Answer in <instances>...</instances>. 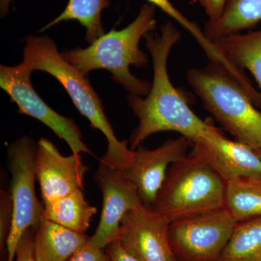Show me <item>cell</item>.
I'll return each mask as SVG.
<instances>
[{"mask_svg": "<svg viewBox=\"0 0 261 261\" xmlns=\"http://www.w3.org/2000/svg\"><path fill=\"white\" fill-rule=\"evenodd\" d=\"M153 65V80L146 97L129 94L128 106L139 120L130 136V149L142 145L149 136L162 132H175L193 142L216 127L199 118L186 99L170 80L168 57L181 39V32L171 21L163 24L160 34L145 37Z\"/></svg>", "mask_w": 261, "mask_h": 261, "instance_id": "obj_1", "label": "cell"}, {"mask_svg": "<svg viewBox=\"0 0 261 261\" xmlns=\"http://www.w3.org/2000/svg\"><path fill=\"white\" fill-rule=\"evenodd\" d=\"M155 13L154 5H143L135 20L124 29H112L88 47L65 49L62 56L85 76L92 70H107L129 94L146 96L151 83L132 74L130 66L140 68L148 63V56L140 49V42L156 29Z\"/></svg>", "mask_w": 261, "mask_h": 261, "instance_id": "obj_2", "label": "cell"}, {"mask_svg": "<svg viewBox=\"0 0 261 261\" xmlns=\"http://www.w3.org/2000/svg\"><path fill=\"white\" fill-rule=\"evenodd\" d=\"M23 57L20 63L22 66L32 72L41 70L53 75L64 87L81 114L90 122L91 127L105 135L107 152L99 161L126 168L133 154V150L128 147V141L117 138L100 98L85 75L63 58L53 39L47 36H29L25 39Z\"/></svg>", "mask_w": 261, "mask_h": 261, "instance_id": "obj_3", "label": "cell"}, {"mask_svg": "<svg viewBox=\"0 0 261 261\" xmlns=\"http://www.w3.org/2000/svg\"><path fill=\"white\" fill-rule=\"evenodd\" d=\"M187 82L204 107L237 141L261 150V113L247 91L227 70L210 63L192 68Z\"/></svg>", "mask_w": 261, "mask_h": 261, "instance_id": "obj_4", "label": "cell"}, {"mask_svg": "<svg viewBox=\"0 0 261 261\" xmlns=\"http://www.w3.org/2000/svg\"><path fill=\"white\" fill-rule=\"evenodd\" d=\"M226 182L210 164L192 152L170 166L151 208L169 224L225 205Z\"/></svg>", "mask_w": 261, "mask_h": 261, "instance_id": "obj_5", "label": "cell"}, {"mask_svg": "<svg viewBox=\"0 0 261 261\" xmlns=\"http://www.w3.org/2000/svg\"><path fill=\"white\" fill-rule=\"evenodd\" d=\"M37 144L23 136L10 144L8 168L11 174L10 190L13 205L11 231L7 242V261H15L18 244L29 228H35L44 219V206L36 195V156Z\"/></svg>", "mask_w": 261, "mask_h": 261, "instance_id": "obj_6", "label": "cell"}, {"mask_svg": "<svg viewBox=\"0 0 261 261\" xmlns=\"http://www.w3.org/2000/svg\"><path fill=\"white\" fill-rule=\"evenodd\" d=\"M237 224L223 207L171 223L170 243L182 261H218Z\"/></svg>", "mask_w": 261, "mask_h": 261, "instance_id": "obj_7", "label": "cell"}, {"mask_svg": "<svg viewBox=\"0 0 261 261\" xmlns=\"http://www.w3.org/2000/svg\"><path fill=\"white\" fill-rule=\"evenodd\" d=\"M32 73L20 63L15 66H0V87L10 96L12 102L16 103L18 113L42 122L68 144L72 153L92 154L74 121L57 113L39 97L33 87Z\"/></svg>", "mask_w": 261, "mask_h": 261, "instance_id": "obj_8", "label": "cell"}, {"mask_svg": "<svg viewBox=\"0 0 261 261\" xmlns=\"http://www.w3.org/2000/svg\"><path fill=\"white\" fill-rule=\"evenodd\" d=\"M94 181L102 194V209L89 243L101 249L119 240L121 221L127 213L142 205L140 194L121 168L99 161Z\"/></svg>", "mask_w": 261, "mask_h": 261, "instance_id": "obj_9", "label": "cell"}, {"mask_svg": "<svg viewBox=\"0 0 261 261\" xmlns=\"http://www.w3.org/2000/svg\"><path fill=\"white\" fill-rule=\"evenodd\" d=\"M169 225L151 207L140 205L122 220L120 243L139 261H178L170 243Z\"/></svg>", "mask_w": 261, "mask_h": 261, "instance_id": "obj_10", "label": "cell"}, {"mask_svg": "<svg viewBox=\"0 0 261 261\" xmlns=\"http://www.w3.org/2000/svg\"><path fill=\"white\" fill-rule=\"evenodd\" d=\"M189 142L181 136L166 141L155 149L140 145L133 150L129 164L123 170L137 187L142 205L152 207L170 166L187 157Z\"/></svg>", "mask_w": 261, "mask_h": 261, "instance_id": "obj_11", "label": "cell"}, {"mask_svg": "<svg viewBox=\"0 0 261 261\" xmlns=\"http://www.w3.org/2000/svg\"><path fill=\"white\" fill-rule=\"evenodd\" d=\"M88 170L81 155H63L46 138L38 142L36 171L44 205L75 190H84V177Z\"/></svg>", "mask_w": 261, "mask_h": 261, "instance_id": "obj_12", "label": "cell"}, {"mask_svg": "<svg viewBox=\"0 0 261 261\" xmlns=\"http://www.w3.org/2000/svg\"><path fill=\"white\" fill-rule=\"evenodd\" d=\"M193 152L210 164L225 181L261 176V159L256 151L229 140L213 128L194 141Z\"/></svg>", "mask_w": 261, "mask_h": 261, "instance_id": "obj_13", "label": "cell"}, {"mask_svg": "<svg viewBox=\"0 0 261 261\" xmlns=\"http://www.w3.org/2000/svg\"><path fill=\"white\" fill-rule=\"evenodd\" d=\"M86 233L72 231L44 217L34 228L36 261H67L88 243Z\"/></svg>", "mask_w": 261, "mask_h": 261, "instance_id": "obj_14", "label": "cell"}, {"mask_svg": "<svg viewBox=\"0 0 261 261\" xmlns=\"http://www.w3.org/2000/svg\"><path fill=\"white\" fill-rule=\"evenodd\" d=\"M83 191L75 190L44 205V218L75 232L85 233L97 208L87 202Z\"/></svg>", "mask_w": 261, "mask_h": 261, "instance_id": "obj_15", "label": "cell"}, {"mask_svg": "<svg viewBox=\"0 0 261 261\" xmlns=\"http://www.w3.org/2000/svg\"><path fill=\"white\" fill-rule=\"evenodd\" d=\"M261 22V0H228L224 13L214 23H206L204 32L211 42L239 34Z\"/></svg>", "mask_w": 261, "mask_h": 261, "instance_id": "obj_16", "label": "cell"}, {"mask_svg": "<svg viewBox=\"0 0 261 261\" xmlns=\"http://www.w3.org/2000/svg\"><path fill=\"white\" fill-rule=\"evenodd\" d=\"M214 42L231 63L250 71L261 91V29L226 36Z\"/></svg>", "mask_w": 261, "mask_h": 261, "instance_id": "obj_17", "label": "cell"}, {"mask_svg": "<svg viewBox=\"0 0 261 261\" xmlns=\"http://www.w3.org/2000/svg\"><path fill=\"white\" fill-rule=\"evenodd\" d=\"M224 207L237 223L261 217V176L226 181Z\"/></svg>", "mask_w": 261, "mask_h": 261, "instance_id": "obj_18", "label": "cell"}, {"mask_svg": "<svg viewBox=\"0 0 261 261\" xmlns=\"http://www.w3.org/2000/svg\"><path fill=\"white\" fill-rule=\"evenodd\" d=\"M109 6V0H68L61 14L47 23L41 32L62 22L77 20L86 29L85 39L91 44L105 34L102 13Z\"/></svg>", "mask_w": 261, "mask_h": 261, "instance_id": "obj_19", "label": "cell"}, {"mask_svg": "<svg viewBox=\"0 0 261 261\" xmlns=\"http://www.w3.org/2000/svg\"><path fill=\"white\" fill-rule=\"evenodd\" d=\"M218 261H261V217L238 223Z\"/></svg>", "mask_w": 261, "mask_h": 261, "instance_id": "obj_20", "label": "cell"}, {"mask_svg": "<svg viewBox=\"0 0 261 261\" xmlns=\"http://www.w3.org/2000/svg\"><path fill=\"white\" fill-rule=\"evenodd\" d=\"M149 3L162 10L166 14L177 22L187 32L191 34L199 46L208 58L210 63H217L224 66L229 65V60L223 51L217 47L215 42H211L205 36L204 30H202L195 22L186 18L172 4L170 0H147Z\"/></svg>", "mask_w": 261, "mask_h": 261, "instance_id": "obj_21", "label": "cell"}, {"mask_svg": "<svg viewBox=\"0 0 261 261\" xmlns=\"http://www.w3.org/2000/svg\"><path fill=\"white\" fill-rule=\"evenodd\" d=\"M1 176L0 188V248L1 251L7 248V242L11 231L13 219V205L10 187L5 185V175Z\"/></svg>", "mask_w": 261, "mask_h": 261, "instance_id": "obj_22", "label": "cell"}, {"mask_svg": "<svg viewBox=\"0 0 261 261\" xmlns=\"http://www.w3.org/2000/svg\"><path fill=\"white\" fill-rule=\"evenodd\" d=\"M103 250L88 242L67 261H111L107 251Z\"/></svg>", "mask_w": 261, "mask_h": 261, "instance_id": "obj_23", "label": "cell"}, {"mask_svg": "<svg viewBox=\"0 0 261 261\" xmlns=\"http://www.w3.org/2000/svg\"><path fill=\"white\" fill-rule=\"evenodd\" d=\"M34 228H29L22 237L17 248L15 261H36L34 253Z\"/></svg>", "mask_w": 261, "mask_h": 261, "instance_id": "obj_24", "label": "cell"}, {"mask_svg": "<svg viewBox=\"0 0 261 261\" xmlns=\"http://www.w3.org/2000/svg\"><path fill=\"white\" fill-rule=\"evenodd\" d=\"M228 0H199L201 6L208 17V23L219 20L224 13Z\"/></svg>", "mask_w": 261, "mask_h": 261, "instance_id": "obj_25", "label": "cell"}, {"mask_svg": "<svg viewBox=\"0 0 261 261\" xmlns=\"http://www.w3.org/2000/svg\"><path fill=\"white\" fill-rule=\"evenodd\" d=\"M106 249L111 261H139L122 247L119 240L110 244Z\"/></svg>", "mask_w": 261, "mask_h": 261, "instance_id": "obj_26", "label": "cell"}, {"mask_svg": "<svg viewBox=\"0 0 261 261\" xmlns=\"http://www.w3.org/2000/svg\"><path fill=\"white\" fill-rule=\"evenodd\" d=\"M13 0H0V15L4 18L9 13L10 5L13 3Z\"/></svg>", "mask_w": 261, "mask_h": 261, "instance_id": "obj_27", "label": "cell"}, {"mask_svg": "<svg viewBox=\"0 0 261 261\" xmlns=\"http://www.w3.org/2000/svg\"><path fill=\"white\" fill-rule=\"evenodd\" d=\"M257 152V154H258L259 157H260V159H261V150L260 151H258V152Z\"/></svg>", "mask_w": 261, "mask_h": 261, "instance_id": "obj_28", "label": "cell"}]
</instances>
